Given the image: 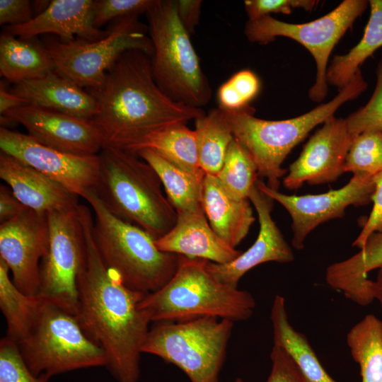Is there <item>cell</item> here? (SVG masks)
Wrapping results in <instances>:
<instances>
[{
  "instance_id": "cell-1",
  "label": "cell",
  "mask_w": 382,
  "mask_h": 382,
  "mask_svg": "<svg viewBox=\"0 0 382 382\" xmlns=\"http://www.w3.org/2000/svg\"><path fill=\"white\" fill-rule=\"evenodd\" d=\"M84 256L78 274L76 316L103 350L105 366L117 382H138L142 347L151 323L139 303L146 294L132 290L105 265L93 236L91 207L80 204Z\"/></svg>"
},
{
  "instance_id": "cell-2",
  "label": "cell",
  "mask_w": 382,
  "mask_h": 382,
  "mask_svg": "<svg viewBox=\"0 0 382 382\" xmlns=\"http://www.w3.org/2000/svg\"><path fill=\"white\" fill-rule=\"evenodd\" d=\"M88 91L97 104L92 120L102 133L103 147L123 149L154 131L205 114L168 96L156 82L151 56L137 50L122 54L102 86Z\"/></svg>"
},
{
  "instance_id": "cell-3",
  "label": "cell",
  "mask_w": 382,
  "mask_h": 382,
  "mask_svg": "<svg viewBox=\"0 0 382 382\" xmlns=\"http://www.w3.org/2000/svg\"><path fill=\"white\" fill-rule=\"evenodd\" d=\"M92 189L115 216L141 228L155 240L169 232L177 213L162 190L155 170L136 154L103 147Z\"/></svg>"
},
{
  "instance_id": "cell-4",
  "label": "cell",
  "mask_w": 382,
  "mask_h": 382,
  "mask_svg": "<svg viewBox=\"0 0 382 382\" xmlns=\"http://www.w3.org/2000/svg\"><path fill=\"white\" fill-rule=\"evenodd\" d=\"M367 86L359 69L331 100L287 120L257 118L250 105L236 110L220 109L233 137L252 157L258 175L267 179L266 185L270 188L278 190L279 179L287 172L282 164L292 149L315 127L333 116L345 103L357 98Z\"/></svg>"
},
{
  "instance_id": "cell-5",
  "label": "cell",
  "mask_w": 382,
  "mask_h": 382,
  "mask_svg": "<svg viewBox=\"0 0 382 382\" xmlns=\"http://www.w3.org/2000/svg\"><path fill=\"white\" fill-rule=\"evenodd\" d=\"M207 261L180 255L171 279L139 303L151 322L213 316L234 323L252 316L255 301L251 294L219 282L207 270Z\"/></svg>"
},
{
  "instance_id": "cell-6",
  "label": "cell",
  "mask_w": 382,
  "mask_h": 382,
  "mask_svg": "<svg viewBox=\"0 0 382 382\" xmlns=\"http://www.w3.org/2000/svg\"><path fill=\"white\" fill-rule=\"evenodd\" d=\"M82 198L91 209L94 242L106 267L132 290L146 294L163 287L175 273L180 255L158 250L154 238L113 215L93 190Z\"/></svg>"
},
{
  "instance_id": "cell-7",
  "label": "cell",
  "mask_w": 382,
  "mask_h": 382,
  "mask_svg": "<svg viewBox=\"0 0 382 382\" xmlns=\"http://www.w3.org/2000/svg\"><path fill=\"white\" fill-rule=\"evenodd\" d=\"M154 52V79L172 100L202 108L210 100L212 89L177 12L176 1L154 0L145 13Z\"/></svg>"
},
{
  "instance_id": "cell-8",
  "label": "cell",
  "mask_w": 382,
  "mask_h": 382,
  "mask_svg": "<svg viewBox=\"0 0 382 382\" xmlns=\"http://www.w3.org/2000/svg\"><path fill=\"white\" fill-rule=\"evenodd\" d=\"M233 322L213 316L155 322L142 353L181 369L190 382H219Z\"/></svg>"
},
{
  "instance_id": "cell-9",
  "label": "cell",
  "mask_w": 382,
  "mask_h": 382,
  "mask_svg": "<svg viewBox=\"0 0 382 382\" xmlns=\"http://www.w3.org/2000/svg\"><path fill=\"white\" fill-rule=\"evenodd\" d=\"M18 345L36 376L52 377L106 365L103 349L88 335L76 316L43 299L33 325Z\"/></svg>"
},
{
  "instance_id": "cell-10",
  "label": "cell",
  "mask_w": 382,
  "mask_h": 382,
  "mask_svg": "<svg viewBox=\"0 0 382 382\" xmlns=\"http://www.w3.org/2000/svg\"><path fill=\"white\" fill-rule=\"evenodd\" d=\"M148 28L132 16L114 21L99 40L62 41L47 37L42 42L55 70L81 88L97 89L108 70L128 50H141L152 56L154 48Z\"/></svg>"
},
{
  "instance_id": "cell-11",
  "label": "cell",
  "mask_w": 382,
  "mask_h": 382,
  "mask_svg": "<svg viewBox=\"0 0 382 382\" xmlns=\"http://www.w3.org/2000/svg\"><path fill=\"white\" fill-rule=\"evenodd\" d=\"M369 4L366 0H345L325 16L305 23H286L272 16L248 20L244 33L253 43L266 45L277 37H285L304 46L316 64V81L308 91V97L320 103L328 91L326 72L332 50Z\"/></svg>"
},
{
  "instance_id": "cell-12",
  "label": "cell",
  "mask_w": 382,
  "mask_h": 382,
  "mask_svg": "<svg viewBox=\"0 0 382 382\" xmlns=\"http://www.w3.org/2000/svg\"><path fill=\"white\" fill-rule=\"evenodd\" d=\"M78 208L47 214L49 245L40 262L38 293L43 300L75 316L79 296L77 279L85 248Z\"/></svg>"
},
{
  "instance_id": "cell-13",
  "label": "cell",
  "mask_w": 382,
  "mask_h": 382,
  "mask_svg": "<svg viewBox=\"0 0 382 382\" xmlns=\"http://www.w3.org/2000/svg\"><path fill=\"white\" fill-rule=\"evenodd\" d=\"M257 188L278 202L292 219V246L301 250L308 234L320 224L341 218L349 206H364L371 202L375 190L374 176L354 174L342 187L319 195H287L270 188L259 179Z\"/></svg>"
},
{
  "instance_id": "cell-14",
  "label": "cell",
  "mask_w": 382,
  "mask_h": 382,
  "mask_svg": "<svg viewBox=\"0 0 382 382\" xmlns=\"http://www.w3.org/2000/svg\"><path fill=\"white\" fill-rule=\"evenodd\" d=\"M1 152L59 183L78 197L92 190L98 179V155L81 156L44 145L28 134L0 128Z\"/></svg>"
},
{
  "instance_id": "cell-15",
  "label": "cell",
  "mask_w": 382,
  "mask_h": 382,
  "mask_svg": "<svg viewBox=\"0 0 382 382\" xmlns=\"http://www.w3.org/2000/svg\"><path fill=\"white\" fill-rule=\"evenodd\" d=\"M48 245L46 213L26 207L0 224V259L8 266L14 284L25 294L38 295L40 266Z\"/></svg>"
},
{
  "instance_id": "cell-16",
  "label": "cell",
  "mask_w": 382,
  "mask_h": 382,
  "mask_svg": "<svg viewBox=\"0 0 382 382\" xmlns=\"http://www.w3.org/2000/svg\"><path fill=\"white\" fill-rule=\"evenodd\" d=\"M353 141L345 119L332 116L311 136L298 158L289 166L283 185L295 190L304 183L320 185L335 181L345 173Z\"/></svg>"
},
{
  "instance_id": "cell-17",
  "label": "cell",
  "mask_w": 382,
  "mask_h": 382,
  "mask_svg": "<svg viewBox=\"0 0 382 382\" xmlns=\"http://www.w3.org/2000/svg\"><path fill=\"white\" fill-rule=\"evenodd\" d=\"M1 115L22 125L28 134L38 142L62 151L98 155L103 147L102 133L92 120L31 105L11 109Z\"/></svg>"
},
{
  "instance_id": "cell-18",
  "label": "cell",
  "mask_w": 382,
  "mask_h": 382,
  "mask_svg": "<svg viewBox=\"0 0 382 382\" xmlns=\"http://www.w3.org/2000/svg\"><path fill=\"white\" fill-rule=\"evenodd\" d=\"M259 219L260 230L255 243L233 261L217 264L207 261V269L219 282L238 288L241 277L250 270L267 262L286 263L294 260L291 247L273 221V199L260 191L256 183L248 195Z\"/></svg>"
},
{
  "instance_id": "cell-19",
  "label": "cell",
  "mask_w": 382,
  "mask_h": 382,
  "mask_svg": "<svg viewBox=\"0 0 382 382\" xmlns=\"http://www.w3.org/2000/svg\"><path fill=\"white\" fill-rule=\"evenodd\" d=\"M93 0H52L42 13L30 21L8 25L5 31L21 39L53 34L62 41L82 39L94 41L107 34L93 23Z\"/></svg>"
},
{
  "instance_id": "cell-20",
  "label": "cell",
  "mask_w": 382,
  "mask_h": 382,
  "mask_svg": "<svg viewBox=\"0 0 382 382\" xmlns=\"http://www.w3.org/2000/svg\"><path fill=\"white\" fill-rule=\"evenodd\" d=\"M0 178L27 208L42 212H70L79 206L78 196L18 159L0 153Z\"/></svg>"
},
{
  "instance_id": "cell-21",
  "label": "cell",
  "mask_w": 382,
  "mask_h": 382,
  "mask_svg": "<svg viewBox=\"0 0 382 382\" xmlns=\"http://www.w3.org/2000/svg\"><path fill=\"white\" fill-rule=\"evenodd\" d=\"M158 250L188 257L226 264L242 251L232 248L212 228L203 209L177 214L173 228L155 240Z\"/></svg>"
},
{
  "instance_id": "cell-22",
  "label": "cell",
  "mask_w": 382,
  "mask_h": 382,
  "mask_svg": "<svg viewBox=\"0 0 382 382\" xmlns=\"http://www.w3.org/2000/svg\"><path fill=\"white\" fill-rule=\"evenodd\" d=\"M10 91L26 100L28 105L76 117L93 120L98 111L88 91L56 70L40 79L14 83Z\"/></svg>"
},
{
  "instance_id": "cell-23",
  "label": "cell",
  "mask_w": 382,
  "mask_h": 382,
  "mask_svg": "<svg viewBox=\"0 0 382 382\" xmlns=\"http://www.w3.org/2000/svg\"><path fill=\"white\" fill-rule=\"evenodd\" d=\"M202 205L213 231L234 248L255 221L250 200L232 197L215 175L206 174L204 178Z\"/></svg>"
},
{
  "instance_id": "cell-24",
  "label": "cell",
  "mask_w": 382,
  "mask_h": 382,
  "mask_svg": "<svg viewBox=\"0 0 382 382\" xmlns=\"http://www.w3.org/2000/svg\"><path fill=\"white\" fill-rule=\"evenodd\" d=\"M382 267V232L371 233L360 251L351 257L330 265L327 284L340 291L347 299L361 306L370 304L369 272Z\"/></svg>"
},
{
  "instance_id": "cell-25",
  "label": "cell",
  "mask_w": 382,
  "mask_h": 382,
  "mask_svg": "<svg viewBox=\"0 0 382 382\" xmlns=\"http://www.w3.org/2000/svg\"><path fill=\"white\" fill-rule=\"evenodd\" d=\"M151 150L176 167L203 180L197 154L195 130L185 123H178L154 131L122 150L134 154Z\"/></svg>"
},
{
  "instance_id": "cell-26",
  "label": "cell",
  "mask_w": 382,
  "mask_h": 382,
  "mask_svg": "<svg viewBox=\"0 0 382 382\" xmlns=\"http://www.w3.org/2000/svg\"><path fill=\"white\" fill-rule=\"evenodd\" d=\"M55 70L52 59L43 44L21 39L4 32L0 37V74L17 83L42 78Z\"/></svg>"
},
{
  "instance_id": "cell-27",
  "label": "cell",
  "mask_w": 382,
  "mask_h": 382,
  "mask_svg": "<svg viewBox=\"0 0 382 382\" xmlns=\"http://www.w3.org/2000/svg\"><path fill=\"white\" fill-rule=\"evenodd\" d=\"M285 305L284 298L277 295L270 314L274 345L290 355L306 382H337L325 370L307 337L290 324Z\"/></svg>"
},
{
  "instance_id": "cell-28",
  "label": "cell",
  "mask_w": 382,
  "mask_h": 382,
  "mask_svg": "<svg viewBox=\"0 0 382 382\" xmlns=\"http://www.w3.org/2000/svg\"><path fill=\"white\" fill-rule=\"evenodd\" d=\"M370 17L361 40L345 54L335 55L328 66V85L340 89L345 86L359 66L382 47V0L369 1Z\"/></svg>"
},
{
  "instance_id": "cell-29",
  "label": "cell",
  "mask_w": 382,
  "mask_h": 382,
  "mask_svg": "<svg viewBox=\"0 0 382 382\" xmlns=\"http://www.w3.org/2000/svg\"><path fill=\"white\" fill-rule=\"evenodd\" d=\"M136 154L157 173L166 197L177 214L203 209V180L171 164L151 150H141Z\"/></svg>"
},
{
  "instance_id": "cell-30",
  "label": "cell",
  "mask_w": 382,
  "mask_h": 382,
  "mask_svg": "<svg viewBox=\"0 0 382 382\" xmlns=\"http://www.w3.org/2000/svg\"><path fill=\"white\" fill-rule=\"evenodd\" d=\"M0 259V308L6 322V337L17 343L26 337L37 316L42 299L19 290Z\"/></svg>"
},
{
  "instance_id": "cell-31",
  "label": "cell",
  "mask_w": 382,
  "mask_h": 382,
  "mask_svg": "<svg viewBox=\"0 0 382 382\" xmlns=\"http://www.w3.org/2000/svg\"><path fill=\"white\" fill-rule=\"evenodd\" d=\"M195 127L199 166L205 175H216L233 139L232 132L219 108L195 119Z\"/></svg>"
},
{
  "instance_id": "cell-32",
  "label": "cell",
  "mask_w": 382,
  "mask_h": 382,
  "mask_svg": "<svg viewBox=\"0 0 382 382\" xmlns=\"http://www.w3.org/2000/svg\"><path fill=\"white\" fill-rule=\"evenodd\" d=\"M347 342L361 382H382V321L366 315L349 330Z\"/></svg>"
},
{
  "instance_id": "cell-33",
  "label": "cell",
  "mask_w": 382,
  "mask_h": 382,
  "mask_svg": "<svg viewBox=\"0 0 382 382\" xmlns=\"http://www.w3.org/2000/svg\"><path fill=\"white\" fill-rule=\"evenodd\" d=\"M255 162L246 149L233 137L223 166L215 175L224 190L237 199H248L257 178Z\"/></svg>"
},
{
  "instance_id": "cell-34",
  "label": "cell",
  "mask_w": 382,
  "mask_h": 382,
  "mask_svg": "<svg viewBox=\"0 0 382 382\" xmlns=\"http://www.w3.org/2000/svg\"><path fill=\"white\" fill-rule=\"evenodd\" d=\"M345 172L370 176L382 172V131H366L353 139Z\"/></svg>"
},
{
  "instance_id": "cell-35",
  "label": "cell",
  "mask_w": 382,
  "mask_h": 382,
  "mask_svg": "<svg viewBox=\"0 0 382 382\" xmlns=\"http://www.w3.org/2000/svg\"><path fill=\"white\" fill-rule=\"evenodd\" d=\"M260 83L250 70H241L234 74L219 88V108L225 110H236L249 105L257 95Z\"/></svg>"
},
{
  "instance_id": "cell-36",
  "label": "cell",
  "mask_w": 382,
  "mask_h": 382,
  "mask_svg": "<svg viewBox=\"0 0 382 382\" xmlns=\"http://www.w3.org/2000/svg\"><path fill=\"white\" fill-rule=\"evenodd\" d=\"M376 88L367 103L345 119L353 139L366 131H382V54L376 69Z\"/></svg>"
},
{
  "instance_id": "cell-37",
  "label": "cell",
  "mask_w": 382,
  "mask_h": 382,
  "mask_svg": "<svg viewBox=\"0 0 382 382\" xmlns=\"http://www.w3.org/2000/svg\"><path fill=\"white\" fill-rule=\"evenodd\" d=\"M47 374L36 376L26 365L18 343L6 336L0 341V382H48Z\"/></svg>"
},
{
  "instance_id": "cell-38",
  "label": "cell",
  "mask_w": 382,
  "mask_h": 382,
  "mask_svg": "<svg viewBox=\"0 0 382 382\" xmlns=\"http://www.w3.org/2000/svg\"><path fill=\"white\" fill-rule=\"evenodd\" d=\"M154 0H96L93 5L94 26L146 13Z\"/></svg>"
},
{
  "instance_id": "cell-39",
  "label": "cell",
  "mask_w": 382,
  "mask_h": 382,
  "mask_svg": "<svg viewBox=\"0 0 382 382\" xmlns=\"http://www.w3.org/2000/svg\"><path fill=\"white\" fill-rule=\"evenodd\" d=\"M318 1L315 0H245L244 7L249 21L271 13L290 14L294 8L311 11Z\"/></svg>"
},
{
  "instance_id": "cell-40",
  "label": "cell",
  "mask_w": 382,
  "mask_h": 382,
  "mask_svg": "<svg viewBox=\"0 0 382 382\" xmlns=\"http://www.w3.org/2000/svg\"><path fill=\"white\" fill-rule=\"evenodd\" d=\"M272 368L266 382H306L290 355L276 345L270 354Z\"/></svg>"
},
{
  "instance_id": "cell-41",
  "label": "cell",
  "mask_w": 382,
  "mask_h": 382,
  "mask_svg": "<svg viewBox=\"0 0 382 382\" xmlns=\"http://www.w3.org/2000/svg\"><path fill=\"white\" fill-rule=\"evenodd\" d=\"M375 190L371 202L374 206L371 214L359 235L352 245L362 248L369 236L374 232H382V172L374 176Z\"/></svg>"
},
{
  "instance_id": "cell-42",
  "label": "cell",
  "mask_w": 382,
  "mask_h": 382,
  "mask_svg": "<svg viewBox=\"0 0 382 382\" xmlns=\"http://www.w3.org/2000/svg\"><path fill=\"white\" fill-rule=\"evenodd\" d=\"M33 3L28 0H1L0 24L21 25L30 21L33 16Z\"/></svg>"
},
{
  "instance_id": "cell-43",
  "label": "cell",
  "mask_w": 382,
  "mask_h": 382,
  "mask_svg": "<svg viewBox=\"0 0 382 382\" xmlns=\"http://www.w3.org/2000/svg\"><path fill=\"white\" fill-rule=\"evenodd\" d=\"M200 0H178L176 7L178 17L186 30L191 35L195 32L201 13Z\"/></svg>"
},
{
  "instance_id": "cell-44",
  "label": "cell",
  "mask_w": 382,
  "mask_h": 382,
  "mask_svg": "<svg viewBox=\"0 0 382 382\" xmlns=\"http://www.w3.org/2000/svg\"><path fill=\"white\" fill-rule=\"evenodd\" d=\"M26 207L17 199L8 186H0V222L12 219Z\"/></svg>"
},
{
  "instance_id": "cell-45",
  "label": "cell",
  "mask_w": 382,
  "mask_h": 382,
  "mask_svg": "<svg viewBox=\"0 0 382 382\" xmlns=\"http://www.w3.org/2000/svg\"><path fill=\"white\" fill-rule=\"evenodd\" d=\"M28 105L26 100L13 94L5 88L3 83L0 86V114L3 115L6 112L19 107Z\"/></svg>"
},
{
  "instance_id": "cell-46",
  "label": "cell",
  "mask_w": 382,
  "mask_h": 382,
  "mask_svg": "<svg viewBox=\"0 0 382 382\" xmlns=\"http://www.w3.org/2000/svg\"><path fill=\"white\" fill-rule=\"evenodd\" d=\"M370 291L374 299H377L382 308V267L378 269L376 281L371 280Z\"/></svg>"
},
{
  "instance_id": "cell-47",
  "label": "cell",
  "mask_w": 382,
  "mask_h": 382,
  "mask_svg": "<svg viewBox=\"0 0 382 382\" xmlns=\"http://www.w3.org/2000/svg\"><path fill=\"white\" fill-rule=\"evenodd\" d=\"M33 2V8L37 12V15H38L48 7L50 1H35Z\"/></svg>"
},
{
  "instance_id": "cell-48",
  "label": "cell",
  "mask_w": 382,
  "mask_h": 382,
  "mask_svg": "<svg viewBox=\"0 0 382 382\" xmlns=\"http://www.w3.org/2000/svg\"><path fill=\"white\" fill-rule=\"evenodd\" d=\"M233 382H243V379L241 378H237L234 380Z\"/></svg>"
}]
</instances>
